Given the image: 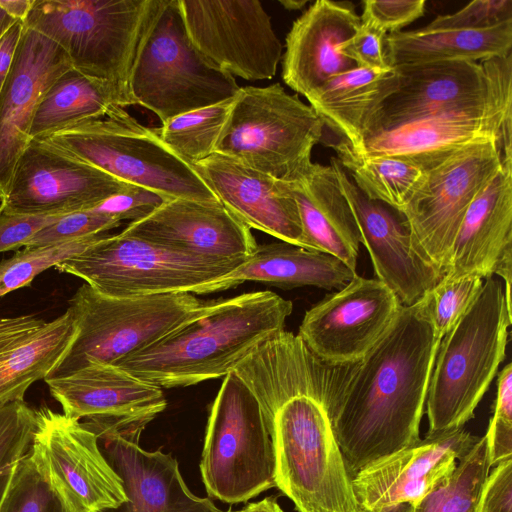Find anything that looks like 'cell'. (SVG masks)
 Returning <instances> with one entry per match:
<instances>
[{"label": "cell", "mask_w": 512, "mask_h": 512, "mask_svg": "<svg viewBox=\"0 0 512 512\" xmlns=\"http://www.w3.org/2000/svg\"><path fill=\"white\" fill-rule=\"evenodd\" d=\"M99 448L120 477L128 501L100 512H218L209 498L194 495L186 486L178 462L160 449L148 452L140 435L92 431Z\"/></svg>", "instance_id": "obj_25"}, {"label": "cell", "mask_w": 512, "mask_h": 512, "mask_svg": "<svg viewBox=\"0 0 512 512\" xmlns=\"http://www.w3.org/2000/svg\"><path fill=\"white\" fill-rule=\"evenodd\" d=\"M160 0H34L23 22L56 43L71 67L129 91L140 45Z\"/></svg>", "instance_id": "obj_5"}, {"label": "cell", "mask_w": 512, "mask_h": 512, "mask_svg": "<svg viewBox=\"0 0 512 512\" xmlns=\"http://www.w3.org/2000/svg\"><path fill=\"white\" fill-rule=\"evenodd\" d=\"M507 56L480 63L438 61L394 66L398 85L373 112L365 136L485 99Z\"/></svg>", "instance_id": "obj_19"}, {"label": "cell", "mask_w": 512, "mask_h": 512, "mask_svg": "<svg viewBox=\"0 0 512 512\" xmlns=\"http://www.w3.org/2000/svg\"><path fill=\"white\" fill-rule=\"evenodd\" d=\"M135 105L129 92L72 67L62 73L39 102L31 140H44L72 125L105 117L112 108Z\"/></svg>", "instance_id": "obj_33"}, {"label": "cell", "mask_w": 512, "mask_h": 512, "mask_svg": "<svg viewBox=\"0 0 512 512\" xmlns=\"http://www.w3.org/2000/svg\"><path fill=\"white\" fill-rule=\"evenodd\" d=\"M0 512H77L50 482L30 448L18 462Z\"/></svg>", "instance_id": "obj_37"}, {"label": "cell", "mask_w": 512, "mask_h": 512, "mask_svg": "<svg viewBox=\"0 0 512 512\" xmlns=\"http://www.w3.org/2000/svg\"><path fill=\"white\" fill-rule=\"evenodd\" d=\"M293 304L271 291L212 301L204 312L115 366L160 388L231 373L260 342L284 329Z\"/></svg>", "instance_id": "obj_3"}, {"label": "cell", "mask_w": 512, "mask_h": 512, "mask_svg": "<svg viewBox=\"0 0 512 512\" xmlns=\"http://www.w3.org/2000/svg\"><path fill=\"white\" fill-rule=\"evenodd\" d=\"M187 34L216 68L248 81L271 79L282 44L258 0H178Z\"/></svg>", "instance_id": "obj_14"}, {"label": "cell", "mask_w": 512, "mask_h": 512, "mask_svg": "<svg viewBox=\"0 0 512 512\" xmlns=\"http://www.w3.org/2000/svg\"><path fill=\"white\" fill-rule=\"evenodd\" d=\"M77 326L69 309L52 321L32 315L0 317V407L24 401L69 349Z\"/></svg>", "instance_id": "obj_28"}, {"label": "cell", "mask_w": 512, "mask_h": 512, "mask_svg": "<svg viewBox=\"0 0 512 512\" xmlns=\"http://www.w3.org/2000/svg\"><path fill=\"white\" fill-rule=\"evenodd\" d=\"M324 123L280 83L240 87L215 153L291 181L311 162Z\"/></svg>", "instance_id": "obj_9"}, {"label": "cell", "mask_w": 512, "mask_h": 512, "mask_svg": "<svg viewBox=\"0 0 512 512\" xmlns=\"http://www.w3.org/2000/svg\"><path fill=\"white\" fill-rule=\"evenodd\" d=\"M121 222L102 214L85 210L63 215L54 223L38 231L25 247H40L103 234L118 227Z\"/></svg>", "instance_id": "obj_41"}, {"label": "cell", "mask_w": 512, "mask_h": 512, "mask_svg": "<svg viewBox=\"0 0 512 512\" xmlns=\"http://www.w3.org/2000/svg\"><path fill=\"white\" fill-rule=\"evenodd\" d=\"M343 367L329 365L291 339L262 351L243 377L272 439L276 487L298 512H365L328 412Z\"/></svg>", "instance_id": "obj_1"}, {"label": "cell", "mask_w": 512, "mask_h": 512, "mask_svg": "<svg viewBox=\"0 0 512 512\" xmlns=\"http://www.w3.org/2000/svg\"><path fill=\"white\" fill-rule=\"evenodd\" d=\"M249 512H284L275 497H266L261 501L247 505Z\"/></svg>", "instance_id": "obj_51"}, {"label": "cell", "mask_w": 512, "mask_h": 512, "mask_svg": "<svg viewBox=\"0 0 512 512\" xmlns=\"http://www.w3.org/2000/svg\"><path fill=\"white\" fill-rule=\"evenodd\" d=\"M512 21V0H475L460 10L439 15L427 29H484Z\"/></svg>", "instance_id": "obj_43"}, {"label": "cell", "mask_w": 512, "mask_h": 512, "mask_svg": "<svg viewBox=\"0 0 512 512\" xmlns=\"http://www.w3.org/2000/svg\"><path fill=\"white\" fill-rule=\"evenodd\" d=\"M415 506L410 503H399L382 509L380 512H414ZM367 512V511H365Z\"/></svg>", "instance_id": "obj_53"}, {"label": "cell", "mask_w": 512, "mask_h": 512, "mask_svg": "<svg viewBox=\"0 0 512 512\" xmlns=\"http://www.w3.org/2000/svg\"><path fill=\"white\" fill-rule=\"evenodd\" d=\"M40 141L118 180L169 199L219 201L192 165L123 107L116 106L103 118L72 125Z\"/></svg>", "instance_id": "obj_6"}, {"label": "cell", "mask_w": 512, "mask_h": 512, "mask_svg": "<svg viewBox=\"0 0 512 512\" xmlns=\"http://www.w3.org/2000/svg\"><path fill=\"white\" fill-rule=\"evenodd\" d=\"M387 34L361 23L358 30L345 41L339 52L352 60L357 67L385 70L391 68L385 56Z\"/></svg>", "instance_id": "obj_46"}, {"label": "cell", "mask_w": 512, "mask_h": 512, "mask_svg": "<svg viewBox=\"0 0 512 512\" xmlns=\"http://www.w3.org/2000/svg\"><path fill=\"white\" fill-rule=\"evenodd\" d=\"M121 234L210 259H247L257 247L250 228L220 201L170 199Z\"/></svg>", "instance_id": "obj_21"}, {"label": "cell", "mask_w": 512, "mask_h": 512, "mask_svg": "<svg viewBox=\"0 0 512 512\" xmlns=\"http://www.w3.org/2000/svg\"><path fill=\"white\" fill-rule=\"evenodd\" d=\"M491 467L512 458V365L508 363L498 377L494 413L484 435Z\"/></svg>", "instance_id": "obj_42"}, {"label": "cell", "mask_w": 512, "mask_h": 512, "mask_svg": "<svg viewBox=\"0 0 512 512\" xmlns=\"http://www.w3.org/2000/svg\"><path fill=\"white\" fill-rule=\"evenodd\" d=\"M360 16L348 1L318 0L296 19L286 36L282 79L304 97L356 64L340 46L358 30Z\"/></svg>", "instance_id": "obj_27"}, {"label": "cell", "mask_w": 512, "mask_h": 512, "mask_svg": "<svg viewBox=\"0 0 512 512\" xmlns=\"http://www.w3.org/2000/svg\"><path fill=\"white\" fill-rule=\"evenodd\" d=\"M330 146L362 193L398 211L407 204L423 181L425 171L413 161L397 157L361 158L342 140Z\"/></svg>", "instance_id": "obj_34"}, {"label": "cell", "mask_w": 512, "mask_h": 512, "mask_svg": "<svg viewBox=\"0 0 512 512\" xmlns=\"http://www.w3.org/2000/svg\"><path fill=\"white\" fill-rule=\"evenodd\" d=\"M30 450L53 486L77 512H100L128 501L96 434L80 420L47 407L37 410Z\"/></svg>", "instance_id": "obj_15"}, {"label": "cell", "mask_w": 512, "mask_h": 512, "mask_svg": "<svg viewBox=\"0 0 512 512\" xmlns=\"http://www.w3.org/2000/svg\"><path fill=\"white\" fill-rule=\"evenodd\" d=\"M218 512H222V511H220V510H219ZM226 512H249V510H248V507H247V506H245L244 508H242V509H240V510H237V511H231V510H229V511H226Z\"/></svg>", "instance_id": "obj_55"}, {"label": "cell", "mask_w": 512, "mask_h": 512, "mask_svg": "<svg viewBox=\"0 0 512 512\" xmlns=\"http://www.w3.org/2000/svg\"><path fill=\"white\" fill-rule=\"evenodd\" d=\"M208 303L187 292L114 298L85 283L69 300L75 337L46 379L92 363L113 365L201 314Z\"/></svg>", "instance_id": "obj_8"}, {"label": "cell", "mask_w": 512, "mask_h": 512, "mask_svg": "<svg viewBox=\"0 0 512 512\" xmlns=\"http://www.w3.org/2000/svg\"><path fill=\"white\" fill-rule=\"evenodd\" d=\"M271 436L253 393L233 373L224 377L210 409L200 471L208 495L246 502L276 487Z\"/></svg>", "instance_id": "obj_10"}, {"label": "cell", "mask_w": 512, "mask_h": 512, "mask_svg": "<svg viewBox=\"0 0 512 512\" xmlns=\"http://www.w3.org/2000/svg\"><path fill=\"white\" fill-rule=\"evenodd\" d=\"M131 184L31 140L14 167L0 208L26 215H65L90 210Z\"/></svg>", "instance_id": "obj_17"}, {"label": "cell", "mask_w": 512, "mask_h": 512, "mask_svg": "<svg viewBox=\"0 0 512 512\" xmlns=\"http://www.w3.org/2000/svg\"><path fill=\"white\" fill-rule=\"evenodd\" d=\"M135 105L161 123L236 96L240 86L213 66L190 40L178 0H160L129 78Z\"/></svg>", "instance_id": "obj_7"}, {"label": "cell", "mask_w": 512, "mask_h": 512, "mask_svg": "<svg viewBox=\"0 0 512 512\" xmlns=\"http://www.w3.org/2000/svg\"><path fill=\"white\" fill-rule=\"evenodd\" d=\"M62 216L14 214L0 208V253L25 247L38 231Z\"/></svg>", "instance_id": "obj_47"}, {"label": "cell", "mask_w": 512, "mask_h": 512, "mask_svg": "<svg viewBox=\"0 0 512 512\" xmlns=\"http://www.w3.org/2000/svg\"><path fill=\"white\" fill-rule=\"evenodd\" d=\"M440 342L426 294L412 305H402L374 346L344 366L328 412L351 478L420 440Z\"/></svg>", "instance_id": "obj_2"}, {"label": "cell", "mask_w": 512, "mask_h": 512, "mask_svg": "<svg viewBox=\"0 0 512 512\" xmlns=\"http://www.w3.org/2000/svg\"><path fill=\"white\" fill-rule=\"evenodd\" d=\"M63 413L91 431L141 435L167 405L162 388L104 363L44 380Z\"/></svg>", "instance_id": "obj_18"}, {"label": "cell", "mask_w": 512, "mask_h": 512, "mask_svg": "<svg viewBox=\"0 0 512 512\" xmlns=\"http://www.w3.org/2000/svg\"><path fill=\"white\" fill-rule=\"evenodd\" d=\"M483 283L484 279L477 276H444L427 293L434 326L441 340L474 302Z\"/></svg>", "instance_id": "obj_40"}, {"label": "cell", "mask_w": 512, "mask_h": 512, "mask_svg": "<svg viewBox=\"0 0 512 512\" xmlns=\"http://www.w3.org/2000/svg\"><path fill=\"white\" fill-rule=\"evenodd\" d=\"M23 29V22L18 20L0 37V92L9 75Z\"/></svg>", "instance_id": "obj_49"}, {"label": "cell", "mask_w": 512, "mask_h": 512, "mask_svg": "<svg viewBox=\"0 0 512 512\" xmlns=\"http://www.w3.org/2000/svg\"><path fill=\"white\" fill-rule=\"evenodd\" d=\"M356 272L333 255L309 250L288 242L257 245L239 266L191 294H207L236 287L246 281L264 282L285 288L315 286L341 289Z\"/></svg>", "instance_id": "obj_30"}, {"label": "cell", "mask_w": 512, "mask_h": 512, "mask_svg": "<svg viewBox=\"0 0 512 512\" xmlns=\"http://www.w3.org/2000/svg\"><path fill=\"white\" fill-rule=\"evenodd\" d=\"M193 167L218 200L249 228L307 249L298 207L285 181L220 153Z\"/></svg>", "instance_id": "obj_26"}, {"label": "cell", "mask_w": 512, "mask_h": 512, "mask_svg": "<svg viewBox=\"0 0 512 512\" xmlns=\"http://www.w3.org/2000/svg\"><path fill=\"white\" fill-rule=\"evenodd\" d=\"M330 165L352 209L376 279L391 289L402 305L418 302L444 276L413 253L409 228L398 210L369 199L348 177L338 159L332 157Z\"/></svg>", "instance_id": "obj_22"}, {"label": "cell", "mask_w": 512, "mask_h": 512, "mask_svg": "<svg viewBox=\"0 0 512 512\" xmlns=\"http://www.w3.org/2000/svg\"><path fill=\"white\" fill-rule=\"evenodd\" d=\"M512 54H509L489 95L467 106L410 120L365 136L367 157H397L423 169L471 143L501 139L511 127Z\"/></svg>", "instance_id": "obj_13"}, {"label": "cell", "mask_w": 512, "mask_h": 512, "mask_svg": "<svg viewBox=\"0 0 512 512\" xmlns=\"http://www.w3.org/2000/svg\"><path fill=\"white\" fill-rule=\"evenodd\" d=\"M512 48V21L484 29H427L387 34L385 56L390 67L438 62H482L507 56Z\"/></svg>", "instance_id": "obj_32"}, {"label": "cell", "mask_w": 512, "mask_h": 512, "mask_svg": "<svg viewBox=\"0 0 512 512\" xmlns=\"http://www.w3.org/2000/svg\"><path fill=\"white\" fill-rule=\"evenodd\" d=\"M401 306L384 283L355 274L306 311L298 336L329 365H349L374 346Z\"/></svg>", "instance_id": "obj_16"}, {"label": "cell", "mask_w": 512, "mask_h": 512, "mask_svg": "<svg viewBox=\"0 0 512 512\" xmlns=\"http://www.w3.org/2000/svg\"><path fill=\"white\" fill-rule=\"evenodd\" d=\"M279 3L287 10H300L307 3V0H279Z\"/></svg>", "instance_id": "obj_54"}, {"label": "cell", "mask_w": 512, "mask_h": 512, "mask_svg": "<svg viewBox=\"0 0 512 512\" xmlns=\"http://www.w3.org/2000/svg\"><path fill=\"white\" fill-rule=\"evenodd\" d=\"M493 467L483 484L478 512H512V458Z\"/></svg>", "instance_id": "obj_48"}, {"label": "cell", "mask_w": 512, "mask_h": 512, "mask_svg": "<svg viewBox=\"0 0 512 512\" xmlns=\"http://www.w3.org/2000/svg\"><path fill=\"white\" fill-rule=\"evenodd\" d=\"M511 321L503 281L484 279L474 302L440 342L426 397L427 436L464 428L474 417L505 358Z\"/></svg>", "instance_id": "obj_4"}, {"label": "cell", "mask_w": 512, "mask_h": 512, "mask_svg": "<svg viewBox=\"0 0 512 512\" xmlns=\"http://www.w3.org/2000/svg\"><path fill=\"white\" fill-rule=\"evenodd\" d=\"M479 437L464 428L425 436L415 444L361 469L352 477L354 494L367 512L399 503L418 505L453 472Z\"/></svg>", "instance_id": "obj_20"}, {"label": "cell", "mask_w": 512, "mask_h": 512, "mask_svg": "<svg viewBox=\"0 0 512 512\" xmlns=\"http://www.w3.org/2000/svg\"><path fill=\"white\" fill-rule=\"evenodd\" d=\"M397 85L398 72L394 67H355L332 77L305 98L324 126L359 155L370 117Z\"/></svg>", "instance_id": "obj_31"}, {"label": "cell", "mask_w": 512, "mask_h": 512, "mask_svg": "<svg viewBox=\"0 0 512 512\" xmlns=\"http://www.w3.org/2000/svg\"><path fill=\"white\" fill-rule=\"evenodd\" d=\"M234 100L178 115L155 131L175 154L193 166L215 153Z\"/></svg>", "instance_id": "obj_35"}, {"label": "cell", "mask_w": 512, "mask_h": 512, "mask_svg": "<svg viewBox=\"0 0 512 512\" xmlns=\"http://www.w3.org/2000/svg\"><path fill=\"white\" fill-rule=\"evenodd\" d=\"M106 233L58 244L25 247L0 262V297L25 286L41 272L83 252Z\"/></svg>", "instance_id": "obj_38"}, {"label": "cell", "mask_w": 512, "mask_h": 512, "mask_svg": "<svg viewBox=\"0 0 512 512\" xmlns=\"http://www.w3.org/2000/svg\"><path fill=\"white\" fill-rule=\"evenodd\" d=\"M34 0H0V7L13 19L24 22L29 15Z\"/></svg>", "instance_id": "obj_50"}, {"label": "cell", "mask_w": 512, "mask_h": 512, "mask_svg": "<svg viewBox=\"0 0 512 512\" xmlns=\"http://www.w3.org/2000/svg\"><path fill=\"white\" fill-rule=\"evenodd\" d=\"M285 182L298 207L307 249L333 255L356 272L361 235L333 167L311 161Z\"/></svg>", "instance_id": "obj_29"}, {"label": "cell", "mask_w": 512, "mask_h": 512, "mask_svg": "<svg viewBox=\"0 0 512 512\" xmlns=\"http://www.w3.org/2000/svg\"><path fill=\"white\" fill-rule=\"evenodd\" d=\"M490 468L483 436L457 461L451 475L415 506L414 512H478L480 493Z\"/></svg>", "instance_id": "obj_36"}, {"label": "cell", "mask_w": 512, "mask_h": 512, "mask_svg": "<svg viewBox=\"0 0 512 512\" xmlns=\"http://www.w3.org/2000/svg\"><path fill=\"white\" fill-rule=\"evenodd\" d=\"M497 275L511 303L512 153L469 205L457 232L445 276L482 279Z\"/></svg>", "instance_id": "obj_24"}, {"label": "cell", "mask_w": 512, "mask_h": 512, "mask_svg": "<svg viewBox=\"0 0 512 512\" xmlns=\"http://www.w3.org/2000/svg\"><path fill=\"white\" fill-rule=\"evenodd\" d=\"M502 140L466 145L424 168L422 183L399 211L409 228L411 249L442 276L464 215L501 167Z\"/></svg>", "instance_id": "obj_11"}, {"label": "cell", "mask_w": 512, "mask_h": 512, "mask_svg": "<svg viewBox=\"0 0 512 512\" xmlns=\"http://www.w3.org/2000/svg\"><path fill=\"white\" fill-rule=\"evenodd\" d=\"M167 200L170 199L155 191L130 185L90 210L119 222L123 220L135 222L150 215Z\"/></svg>", "instance_id": "obj_45"}, {"label": "cell", "mask_w": 512, "mask_h": 512, "mask_svg": "<svg viewBox=\"0 0 512 512\" xmlns=\"http://www.w3.org/2000/svg\"><path fill=\"white\" fill-rule=\"evenodd\" d=\"M425 5L424 0H365L360 19L385 34L396 33L419 19Z\"/></svg>", "instance_id": "obj_44"}, {"label": "cell", "mask_w": 512, "mask_h": 512, "mask_svg": "<svg viewBox=\"0 0 512 512\" xmlns=\"http://www.w3.org/2000/svg\"><path fill=\"white\" fill-rule=\"evenodd\" d=\"M246 259H210L177 253L150 242L105 234L80 254L54 268L81 278L114 298L191 293L232 271Z\"/></svg>", "instance_id": "obj_12"}, {"label": "cell", "mask_w": 512, "mask_h": 512, "mask_svg": "<svg viewBox=\"0 0 512 512\" xmlns=\"http://www.w3.org/2000/svg\"><path fill=\"white\" fill-rule=\"evenodd\" d=\"M18 20L13 19L0 7V37Z\"/></svg>", "instance_id": "obj_52"}, {"label": "cell", "mask_w": 512, "mask_h": 512, "mask_svg": "<svg viewBox=\"0 0 512 512\" xmlns=\"http://www.w3.org/2000/svg\"><path fill=\"white\" fill-rule=\"evenodd\" d=\"M70 68L67 55L56 43L24 27L0 92V201L17 160L31 142L30 131L39 102L52 83Z\"/></svg>", "instance_id": "obj_23"}, {"label": "cell", "mask_w": 512, "mask_h": 512, "mask_svg": "<svg viewBox=\"0 0 512 512\" xmlns=\"http://www.w3.org/2000/svg\"><path fill=\"white\" fill-rule=\"evenodd\" d=\"M36 426V410L24 401L0 407V506L14 470L29 450Z\"/></svg>", "instance_id": "obj_39"}]
</instances>
